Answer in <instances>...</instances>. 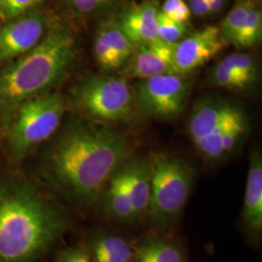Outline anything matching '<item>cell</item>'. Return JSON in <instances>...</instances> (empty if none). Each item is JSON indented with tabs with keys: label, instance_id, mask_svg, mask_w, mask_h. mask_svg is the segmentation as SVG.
Returning a JSON list of instances; mask_svg holds the SVG:
<instances>
[{
	"label": "cell",
	"instance_id": "1",
	"mask_svg": "<svg viewBox=\"0 0 262 262\" xmlns=\"http://www.w3.org/2000/svg\"><path fill=\"white\" fill-rule=\"evenodd\" d=\"M130 151L120 133L101 123L78 122L56 140L49 152L48 168L68 195L89 206L101 196Z\"/></svg>",
	"mask_w": 262,
	"mask_h": 262
},
{
	"label": "cell",
	"instance_id": "2",
	"mask_svg": "<svg viewBox=\"0 0 262 262\" xmlns=\"http://www.w3.org/2000/svg\"><path fill=\"white\" fill-rule=\"evenodd\" d=\"M64 215L28 182L0 186V262H33L63 234Z\"/></svg>",
	"mask_w": 262,
	"mask_h": 262
},
{
	"label": "cell",
	"instance_id": "3",
	"mask_svg": "<svg viewBox=\"0 0 262 262\" xmlns=\"http://www.w3.org/2000/svg\"><path fill=\"white\" fill-rule=\"evenodd\" d=\"M76 54L73 34L53 28L35 47L0 69V122H10L19 106L46 93L71 66Z\"/></svg>",
	"mask_w": 262,
	"mask_h": 262
},
{
	"label": "cell",
	"instance_id": "4",
	"mask_svg": "<svg viewBox=\"0 0 262 262\" xmlns=\"http://www.w3.org/2000/svg\"><path fill=\"white\" fill-rule=\"evenodd\" d=\"M149 165V214L157 225L166 227L175 223L185 209L194 174L185 161L165 152L155 154Z\"/></svg>",
	"mask_w": 262,
	"mask_h": 262
},
{
	"label": "cell",
	"instance_id": "5",
	"mask_svg": "<svg viewBox=\"0 0 262 262\" xmlns=\"http://www.w3.org/2000/svg\"><path fill=\"white\" fill-rule=\"evenodd\" d=\"M66 102L58 93H44L25 101L10 121L8 145L15 157H23L47 140L59 126Z\"/></svg>",
	"mask_w": 262,
	"mask_h": 262
},
{
	"label": "cell",
	"instance_id": "6",
	"mask_svg": "<svg viewBox=\"0 0 262 262\" xmlns=\"http://www.w3.org/2000/svg\"><path fill=\"white\" fill-rule=\"evenodd\" d=\"M76 105L101 122H124L132 116L135 94L124 77L90 76L73 89Z\"/></svg>",
	"mask_w": 262,
	"mask_h": 262
},
{
	"label": "cell",
	"instance_id": "7",
	"mask_svg": "<svg viewBox=\"0 0 262 262\" xmlns=\"http://www.w3.org/2000/svg\"><path fill=\"white\" fill-rule=\"evenodd\" d=\"M134 94L136 104L145 115L162 120L175 119L186 106L188 83L181 74H160L141 80Z\"/></svg>",
	"mask_w": 262,
	"mask_h": 262
},
{
	"label": "cell",
	"instance_id": "8",
	"mask_svg": "<svg viewBox=\"0 0 262 262\" xmlns=\"http://www.w3.org/2000/svg\"><path fill=\"white\" fill-rule=\"evenodd\" d=\"M47 20L35 9L5 21L0 28V63L27 54L44 37Z\"/></svg>",
	"mask_w": 262,
	"mask_h": 262
},
{
	"label": "cell",
	"instance_id": "9",
	"mask_svg": "<svg viewBox=\"0 0 262 262\" xmlns=\"http://www.w3.org/2000/svg\"><path fill=\"white\" fill-rule=\"evenodd\" d=\"M228 43L216 26H208L183 38L173 47V60L177 74H186L206 64Z\"/></svg>",
	"mask_w": 262,
	"mask_h": 262
},
{
	"label": "cell",
	"instance_id": "10",
	"mask_svg": "<svg viewBox=\"0 0 262 262\" xmlns=\"http://www.w3.org/2000/svg\"><path fill=\"white\" fill-rule=\"evenodd\" d=\"M174 45L161 40L135 45L122 71L125 79L144 80L160 74L176 73L173 60Z\"/></svg>",
	"mask_w": 262,
	"mask_h": 262
},
{
	"label": "cell",
	"instance_id": "11",
	"mask_svg": "<svg viewBox=\"0 0 262 262\" xmlns=\"http://www.w3.org/2000/svg\"><path fill=\"white\" fill-rule=\"evenodd\" d=\"M159 2L144 0L123 10L117 18L120 28L134 45L159 40Z\"/></svg>",
	"mask_w": 262,
	"mask_h": 262
},
{
	"label": "cell",
	"instance_id": "12",
	"mask_svg": "<svg viewBox=\"0 0 262 262\" xmlns=\"http://www.w3.org/2000/svg\"><path fill=\"white\" fill-rule=\"evenodd\" d=\"M243 222L249 233L258 236L262 230V159L253 151L247 175L244 196Z\"/></svg>",
	"mask_w": 262,
	"mask_h": 262
},
{
	"label": "cell",
	"instance_id": "13",
	"mask_svg": "<svg viewBox=\"0 0 262 262\" xmlns=\"http://www.w3.org/2000/svg\"><path fill=\"white\" fill-rule=\"evenodd\" d=\"M124 181L135 219L149 213L150 198V173L149 160L135 159L122 166Z\"/></svg>",
	"mask_w": 262,
	"mask_h": 262
},
{
	"label": "cell",
	"instance_id": "14",
	"mask_svg": "<svg viewBox=\"0 0 262 262\" xmlns=\"http://www.w3.org/2000/svg\"><path fill=\"white\" fill-rule=\"evenodd\" d=\"M240 112L226 102H204L198 105L188 122V134L193 144L225 124Z\"/></svg>",
	"mask_w": 262,
	"mask_h": 262
},
{
	"label": "cell",
	"instance_id": "15",
	"mask_svg": "<svg viewBox=\"0 0 262 262\" xmlns=\"http://www.w3.org/2000/svg\"><path fill=\"white\" fill-rule=\"evenodd\" d=\"M106 187L105 208L109 215L124 223L136 221L122 167L113 175Z\"/></svg>",
	"mask_w": 262,
	"mask_h": 262
},
{
	"label": "cell",
	"instance_id": "16",
	"mask_svg": "<svg viewBox=\"0 0 262 262\" xmlns=\"http://www.w3.org/2000/svg\"><path fill=\"white\" fill-rule=\"evenodd\" d=\"M131 262H186V259L178 245L150 237L138 247Z\"/></svg>",
	"mask_w": 262,
	"mask_h": 262
},
{
	"label": "cell",
	"instance_id": "17",
	"mask_svg": "<svg viewBox=\"0 0 262 262\" xmlns=\"http://www.w3.org/2000/svg\"><path fill=\"white\" fill-rule=\"evenodd\" d=\"M94 57L98 66L105 71H115L122 68V62L113 50L105 23L98 26L94 42Z\"/></svg>",
	"mask_w": 262,
	"mask_h": 262
},
{
	"label": "cell",
	"instance_id": "18",
	"mask_svg": "<svg viewBox=\"0 0 262 262\" xmlns=\"http://www.w3.org/2000/svg\"><path fill=\"white\" fill-rule=\"evenodd\" d=\"M261 37L262 13L256 1L248 11L234 45L239 48H252L260 43Z\"/></svg>",
	"mask_w": 262,
	"mask_h": 262
},
{
	"label": "cell",
	"instance_id": "19",
	"mask_svg": "<svg viewBox=\"0 0 262 262\" xmlns=\"http://www.w3.org/2000/svg\"><path fill=\"white\" fill-rule=\"evenodd\" d=\"M257 0H237L233 7L222 20L219 28L227 43L235 44L237 35L243 26L249 9Z\"/></svg>",
	"mask_w": 262,
	"mask_h": 262
},
{
	"label": "cell",
	"instance_id": "20",
	"mask_svg": "<svg viewBox=\"0 0 262 262\" xmlns=\"http://www.w3.org/2000/svg\"><path fill=\"white\" fill-rule=\"evenodd\" d=\"M94 258L116 256L132 261L134 252L123 238L115 235H102L94 243Z\"/></svg>",
	"mask_w": 262,
	"mask_h": 262
},
{
	"label": "cell",
	"instance_id": "21",
	"mask_svg": "<svg viewBox=\"0 0 262 262\" xmlns=\"http://www.w3.org/2000/svg\"><path fill=\"white\" fill-rule=\"evenodd\" d=\"M104 23L107 28L108 36L110 39L113 50L115 51L123 67L132 55L135 45L124 34L116 18L105 19Z\"/></svg>",
	"mask_w": 262,
	"mask_h": 262
},
{
	"label": "cell",
	"instance_id": "22",
	"mask_svg": "<svg viewBox=\"0 0 262 262\" xmlns=\"http://www.w3.org/2000/svg\"><path fill=\"white\" fill-rule=\"evenodd\" d=\"M211 77L213 84L227 90L243 92L251 89V85L233 68L226 66L222 60L213 69Z\"/></svg>",
	"mask_w": 262,
	"mask_h": 262
},
{
	"label": "cell",
	"instance_id": "23",
	"mask_svg": "<svg viewBox=\"0 0 262 262\" xmlns=\"http://www.w3.org/2000/svg\"><path fill=\"white\" fill-rule=\"evenodd\" d=\"M226 66L233 68L235 71L251 85L257 81V69L253 57L244 53H233L224 57L222 60Z\"/></svg>",
	"mask_w": 262,
	"mask_h": 262
},
{
	"label": "cell",
	"instance_id": "24",
	"mask_svg": "<svg viewBox=\"0 0 262 262\" xmlns=\"http://www.w3.org/2000/svg\"><path fill=\"white\" fill-rule=\"evenodd\" d=\"M186 31V24L175 21L159 11L158 15V32L159 40L167 44L174 45L184 38Z\"/></svg>",
	"mask_w": 262,
	"mask_h": 262
},
{
	"label": "cell",
	"instance_id": "25",
	"mask_svg": "<svg viewBox=\"0 0 262 262\" xmlns=\"http://www.w3.org/2000/svg\"><path fill=\"white\" fill-rule=\"evenodd\" d=\"M46 0H0V19L4 23L37 9Z\"/></svg>",
	"mask_w": 262,
	"mask_h": 262
},
{
	"label": "cell",
	"instance_id": "26",
	"mask_svg": "<svg viewBox=\"0 0 262 262\" xmlns=\"http://www.w3.org/2000/svg\"><path fill=\"white\" fill-rule=\"evenodd\" d=\"M247 129L246 120L242 112L238 114L234 119L229 122L223 137V148L225 155L230 152L238 145Z\"/></svg>",
	"mask_w": 262,
	"mask_h": 262
},
{
	"label": "cell",
	"instance_id": "27",
	"mask_svg": "<svg viewBox=\"0 0 262 262\" xmlns=\"http://www.w3.org/2000/svg\"><path fill=\"white\" fill-rule=\"evenodd\" d=\"M116 0H66V6L79 16L94 15L111 5Z\"/></svg>",
	"mask_w": 262,
	"mask_h": 262
},
{
	"label": "cell",
	"instance_id": "28",
	"mask_svg": "<svg viewBox=\"0 0 262 262\" xmlns=\"http://www.w3.org/2000/svg\"><path fill=\"white\" fill-rule=\"evenodd\" d=\"M159 11L170 19L186 25L191 16L190 9L184 0H165Z\"/></svg>",
	"mask_w": 262,
	"mask_h": 262
},
{
	"label": "cell",
	"instance_id": "29",
	"mask_svg": "<svg viewBox=\"0 0 262 262\" xmlns=\"http://www.w3.org/2000/svg\"><path fill=\"white\" fill-rule=\"evenodd\" d=\"M187 5L191 14L197 17H205L210 14L208 0H188Z\"/></svg>",
	"mask_w": 262,
	"mask_h": 262
},
{
	"label": "cell",
	"instance_id": "30",
	"mask_svg": "<svg viewBox=\"0 0 262 262\" xmlns=\"http://www.w3.org/2000/svg\"><path fill=\"white\" fill-rule=\"evenodd\" d=\"M59 262H91L89 256L81 251H70L64 253Z\"/></svg>",
	"mask_w": 262,
	"mask_h": 262
},
{
	"label": "cell",
	"instance_id": "31",
	"mask_svg": "<svg viewBox=\"0 0 262 262\" xmlns=\"http://www.w3.org/2000/svg\"><path fill=\"white\" fill-rule=\"evenodd\" d=\"M226 0H208L210 14H216L225 7Z\"/></svg>",
	"mask_w": 262,
	"mask_h": 262
},
{
	"label": "cell",
	"instance_id": "32",
	"mask_svg": "<svg viewBox=\"0 0 262 262\" xmlns=\"http://www.w3.org/2000/svg\"><path fill=\"white\" fill-rule=\"evenodd\" d=\"M94 262H130L126 259L116 256H107V257H98L94 258Z\"/></svg>",
	"mask_w": 262,
	"mask_h": 262
}]
</instances>
